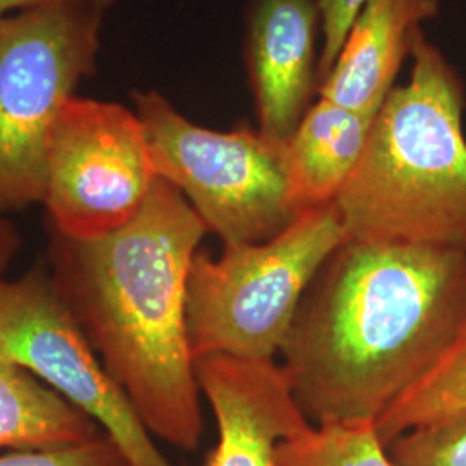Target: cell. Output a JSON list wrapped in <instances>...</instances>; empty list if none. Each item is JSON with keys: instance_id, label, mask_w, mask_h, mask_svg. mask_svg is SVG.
Masks as SVG:
<instances>
[{"instance_id": "6da1fadb", "label": "cell", "mask_w": 466, "mask_h": 466, "mask_svg": "<svg viewBox=\"0 0 466 466\" xmlns=\"http://www.w3.org/2000/svg\"><path fill=\"white\" fill-rule=\"evenodd\" d=\"M465 315V250L346 238L300 300L280 367L313 425L377 421Z\"/></svg>"}, {"instance_id": "7a4b0ae2", "label": "cell", "mask_w": 466, "mask_h": 466, "mask_svg": "<svg viewBox=\"0 0 466 466\" xmlns=\"http://www.w3.org/2000/svg\"><path fill=\"white\" fill-rule=\"evenodd\" d=\"M208 233L182 192L159 178L116 232L50 230V279L150 435L194 451L204 431L187 319L188 275Z\"/></svg>"}, {"instance_id": "3957f363", "label": "cell", "mask_w": 466, "mask_h": 466, "mask_svg": "<svg viewBox=\"0 0 466 466\" xmlns=\"http://www.w3.org/2000/svg\"><path fill=\"white\" fill-rule=\"evenodd\" d=\"M411 57L335 204L352 240L466 252L465 82L423 30Z\"/></svg>"}, {"instance_id": "277c9868", "label": "cell", "mask_w": 466, "mask_h": 466, "mask_svg": "<svg viewBox=\"0 0 466 466\" xmlns=\"http://www.w3.org/2000/svg\"><path fill=\"white\" fill-rule=\"evenodd\" d=\"M348 233L337 204L306 211L267 242L198 250L187 319L194 360L275 361L306 290Z\"/></svg>"}, {"instance_id": "5b68a950", "label": "cell", "mask_w": 466, "mask_h": 466, "mask_svg": "<svg viewBox=\"0 0 466 466\" xmlns=\"http://www.w3.org/2000/svg\"><path fill=\"white\" fill-rule=\"evenodd\" d=\"M104 0H52L0 19V215L44 200L50 135L96 73Z\"/></svg>"}, {"instance_id": "8992f818", "label": "cell", "mask_w": 466, "mask_h": 466, "mask_svg": "<svg viewBox=\"0 0 466 466\" xmlns=\"http://www.w3.org/2000/svg\"><path fill=\"white\" fill-rule=\"evenodd\" d=\"M134 102L157 177L182 192L223 246L267 242L298 218L289 198L287 142L248 125L204 128L156 90L135 92Z\"/></svg>"}, {"instance_id": "52a82bcc", "label": "cell", "mask_w": 466, "mask_h": 466, "mask_svg": "<svg viewBox=\"0 0 466 466\" xmlns=\"http://www.w3.org/2000/svg\"><path fill=\"white\" fill-rule=\"evenodd\" d=\"M156 180L135 111L116 102L67 100L47 152L42 204L52 232L78 240L116 232L140 211Z\"/></svg>"}, {"instance_id": "ba28073f", "label": "cell", "mask_w": 466, "mask_h": 466, "mask_svg": "<svg viewBox=\"0 0 466 466\" xmlns=\"http://www.w3.org/2000/svg\"><path fill=\"white\" fill-rule=\"evenodd\" d=\"M0 361L23 368L82 410L132 466H169L46 268L0 280Z\"/></svg>"}, {"instance_id": "9c48e42d", "label": "cell", "mask_w": 466, "mask_h": 466, "mask_svg": "<svg viewBox=\"0 0 466 466\" xmlns=\"http://www.w3.org/2000/svg\"><path fill=\"white\" fill-rule=\"evenodd\" d=\"M196 373L218 425L206 466H277V446L311 423L277 361L204 356Z\"/></svg>"}, {"instance_id": "30bf717a", "label": "cell", "mask_w": 466, "mask_h": 466, "mask_svg": "<svg viewBox=\"0 0 466 466\" xmlns=\"http://www.w3.org/2000/svg\"><path fill=\"white\" fill-rule=\"evenodd\" d=\"M318 0H250L246 65L259 130L287 142L318 94Z\"/></svg>"}, {"instance_id": "8fae6325", "label": "cell", "mask_w": 466, "mask_h": 466, "mask_svg": "<svg viewBox=\"0 0 466 466\" xmlns=\"http://www.w3.org/2000/svg\"><path fill=\"white\" fill-rule=\"evenodd\" d=\"M439 0H370L350 26L318 97L377 116L415 44L421 23L439 15Z\"/></svg>"}, {"instance_id": "7c38bea8", "label": "cell", "mask_w": 466, "mask_h": 466, "mask_svg": "<svg viewBox=\"0 0 466 466\" xmlns=\"http://www.w3.org/2000/svg\"><path fill=\"white\" fill-rule=\"evenodd\" d=\"M375 116L318 99L287 140L290 204L299 217L333 204L358 167Z\"/></svg>"}, {"instance_id": "4fadbf2b", "label": "cell", "mask_w": 466, "mask_h": 466, "mask_svg": "<svg viewBox=\"0 0 466 466\" xmlns=\"http://www.w3.org/2000/svg\"><path fill=\"white\" fill-rule=\"evenodd\" d=\"M100 427L23 368L0 361V451L84 444Z\"/></svg>"}, {"instance_id": "5bb4252c", "label": "cell", "mask_w": 466, "mask_h": 466, "mask_svg": "<svg viewBox=\"0 0 466 466\" xmlns=\"http://www.w3.org/2000/svg\"><path fill=\"white\" fill-rule=\"evenodd\" d=\"M466 406V315L450 346L431 370L402 392L375 421L385 446L400 433L417 429Z\"/></svg>"}, {"instance_id": "9a60e30c", "label": "cell", "mask_w": 466, "mask_h": 466, "mask_svg": "<svg viewBox=\"0 0 466 466\" xmlns=\"http://www.w3.org/2000/svg\"><path fill=\"white\" fill-rule=\"evenodd\" d=\"M275 465L398 466L380 441L375 421L309 423L277 446Z\"/></svg>"}, {"instance_id": "2e32d148", "label": "cell", "mask_w": 466, "mask_h": 466, "mask_svg": "<svg viewBox=\"0 0 466 466\" xmlns=\"http://www.w3.org/2000/svg\"><path fill=\"white\" fill-rule=\"evenodd\" d=\"M387 450L398 466H466V406L400 433Z\"/></svg>"}, {"instance_id": "e0dca14e", "label": "cell", "mask_w": 466, "mask_h": 466, "mask_svg": "<svg viewBox=\"0 0 466 466\" xmlns=\"http://www.w3.org/2000/svg\"><path fill=\"white\" fill-rule=\"evenodd\" d=\"M0 466H132L107 435L73 446L46 450L0 451Z\"/></svg>"}, {"instance_id": "ac0fdd59", "label": "cell", "mask_w": 466, "mask_h": 466, "mask_svg": "<svg viewBox=\"0 0 466 466\" xmlns=\"http://www.w3.org/2000/svg\"><path fill=\"white\" fill-rule=\"evenodd\" d=\"M370 0H318L321 19V47L318 63V85L329 75L342 49L352 23Z\"/></svg>"}, {"instance_id": "d6986e66", "label": "cell", "mask_w": 466, "mask_h": 466, "mask_svg": "<svg viewBox=\"0 0 466 466\" xmlns=\"http://www.w3.org/2000/svg\"><path fill=\"white\" fill-rule=\"evenodd\" d=\"M19 248L21 238L15 225L9 219L0 217V280L4 279V273L15 259Z\"/></svg>"}, {"instance_id": "ffe728a7", "label": "cell", "mask_w": 466, "mask_h": 466, "mask_svg": "<svg viewBox=\"0 0 466 466\" xmlns=\"http://www.w3.org/2000/svg\"><path fill=\"white\" fill-rule=\"evenodd\" d=\"M47 2H52V0H0V19L11 16V13L36 7V5H42Z\"/></svg>"}, {"instance_id": "44dd1931", "label": "cell", "mask_w": 466, "mask_h": 466, "mask_svg": "<svg viewBox=\"0 0 466 466\" xmlns=\"http://www.w3.org/2000/svg\"><path fill=\"white\" fill-rule=\"evenodd\" d=\"M104 2H106V4H111V0H104Z\"/></svg>"}]
</instances>
